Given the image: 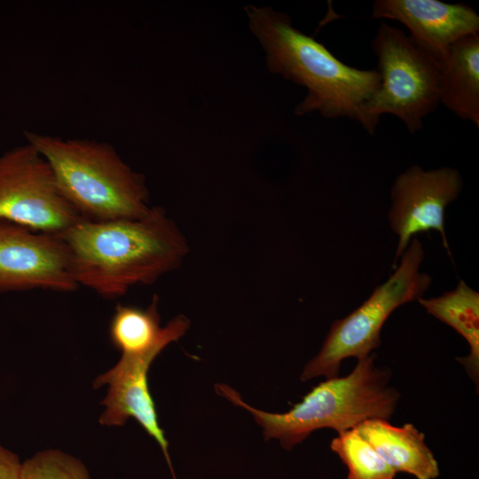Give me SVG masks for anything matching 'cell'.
Returning <instances> with one entry per match:
<instances>
[{
    "label": "cell",
    "mask_w": 479,
    "mask_h": 479,
    "mask_svg": "<svg viewBox=\"0 0 479 479\" xmlns=\"http://www.w3.org/2000/svg\"><path fill=\"white\" fill-rule=\"evenodd\" d=\"M330 448L347 467V479H394L397 475L355 428L338 434Z\"/></svg>",
    "instance_id": "obj_16"
},
{
    "label": "cell",
    "mask_w": 479,
    "mask_h": 479,
    "mask_svg": "<svg viewBox=\"0 0 479 479\" xmlns=\"http://www.w3.org/2000/svg\"><path fill=\"white\" fill-rule=\"evenodd\" d=\"M153 350L141 356H122L119 362L94 381V388L108 385L102 404L106 406L99 421L105 426H123L135 419L160 445L176 478L169 454V442L161 428L155 404L148 387V371L161 353Z\"/></svg>",
    "instance_id": "obj_11"
},
{
    "label": "cell",
    "mask_w": 479,
    "mask_h": 479,
    "mask_svg": "<svg viewBox=\"0 0 479 479\" xmlns=\"http://www.w3.org/2000/svg\"><path fill=\"white\" fill-rule=\"evenodd\" d=\"M21 479H90L85 466L57 450L35 454L22 462Z\"/></svg>",
    "instance_id": "obj_17"
},
{
    "label": "cell",
    "mask_w": 479,
    "mask_h": 479,
    "mask_svg": "<svg viewBox=\"0 0 479 479\" xmlns=\"http://www.w3.org/2000/svg\"><path fill=\"white\" fill-rule=\"evenodd\" d=\"M378 58L379 88L362 109L361 125L373 134L380 117L399 118L411 133L440 104L441 69L402 30L382 22L372 42Z\"/></svg>",
    "instance_id": "obj_6"
},
{
    "label": "cell",
    "mask_w": 479,
    "mask_h": 479,
    "mask_svg": "<svg viewBox=\"0 0 479 479\" xmlns=\"http://www.w3.org/2000/svg\"><path fill=\"white\" fill-rule=\"evenodd\" d=\"M355 429L396 473H406L417 479L439 476L438 462L425 442V435L413 424L394 426L387 420L373 419Z\"/></svg>",
    "instance_id": "obj_12"
},
{
    "label": "cell",
    "mask_w": 479,
    "mask_h": 479,
    "mask_svg": "<svg viewBox=\"0 0 479 479\" xmlns=\"http://www.w3.org/2000/svg\"><path fill=\"white\" fill-rule=\"evenodd\" d=\"M251 33L262 46L269 72L304 87L297 116L318 113L361 123L365 102L380 86L377 69L344 64L325 45L294 27L290 17L270 6L246 5Z\"/></svg>",
    "instance_id": "obj_2"
},
{
    "label": "cell",
    "mask_w": 479,
    "mask_h": 479,
    "mask_svg": "<svg viewBox=\"0 0 479 479\" xmlns=\"http://www.w3.org/2000/svg\"><path fill=\"white\" fill-rule=\"evenodd\" d=\"M58 236L69 250L78 286L110 299L133 286L154 283L177 269L189 250L161 207L138 218L82 219Z\"/></svg>",
    "instance_id": "obj_1"
},
{
    "label": "cell",
    "mask_w": 479,
    "mask_h": 479,
    "mask_svg": "<svg viewBox=\"0 0 479 479\" xmlns=\"http://www.w3.org/2000/svg\"><path fill=\"white\" fill-rule=\"evenodd\" d=\"M82 219L32 145L27 142L0 155V222L58 236Z\"/></svg>",
    "instance_id": "obj_7"
},
{
    "label": "cell",
    "mask_w": 479,
    "mask_h": 479,
    "mask_svg": "<svg viewBox=\"0 0 479 479\" xmlns=\"http://www.w3.org/2000/svg\"><path fill=\"white\" fill-rule=\"evenodd\" d=\"M418 302L425 310L454 329L469 346L466 357H457L467 375L478 386L479 379V294L464 280L443 294L420 297Z\"/></svg>",
    "instance_id": "obj_15"
},
{
    "label": "cell",
    "mask_w": 479,
    "mask_h": 479,
    "mask_svg": "<svg viewBox=\"0 0 479 479\" xmlns=\"http://www.w3.org/2000/svg\"><path fill=\"white\" fill-rule=\"evenodd\" d=\"M190 320L185 315L160 326L158 296L146 309L118 304L111 318L109 337L122 356H141L153 350L162 351L169 343L185 334Z\"/></svg>",
    "instance_id": "obj_13"
},
{
    "label": "cell",
    "mask_w": 479,
    "mask_h": 479,
    "mask_svg": "<svg viewBox=\"0 0 479 479\" xmlns=\"http://www.w3.org/2000/svg\"><path fill=\"white\" fill-rule=\"evenodd\" d=\"M21 470L19 456L0 444V479H21Z\"/></svg>",
    "instance_id": "obj_18"
},
{
    "label": "cell",
    "mask_w": 479,
    "mask_h": 479,
    "mask_svg": "<svg viewBox=\"0 0 479 479\" xmlns=\"http://www.w3.org/2000/svg\"><path fill=\"white\" fill-rule=\"evenodd\" d=\"M373 18L404 24L410 38L439 66L459 39L479 33V16L470 6L437 0H377Z\"/></svg>",
    "instance_id": "obj_10"
},
{
    "label": "cell",
    "mask_w": 479,
    "mask_h": 479,
    "mask_svg": "<svg viewBox=\"0 0 479 479\" xmlns=\"http://www.w3.org/2000/svg\"><path fill=\"white\" fill-rule=\"evenodd\" d=\"M47 161L56 185L82 218L111 221L146 216L153 207L145 177L103 141L24 131Z\"/></svg>",
    "instance_id": "obj_4"
},
{
    "label": "cell",
    "mask_w": 479,
    "mask_h": 479,
    "mask_svg": "<svg viewBox=\"0 0 479 479\" xmlns=\"http://www.w3.org/2000/svg\"><path fill=\"white\" fill-rule=\"evenodd\" d=\"M78 287L69 250L59 236L0 222V293Z\"/></svg>",
    "instance_id": "obj_9"
},
{
    "label": "cell",
    "mask_w": 479,
    "mask_h": 479,
    "mask_svg": "<svg viewBox=\"0 0 479 479\" xmlns=\"http://www.w3.org/2000/svg\"><path fill=\"white\" fill-rule=\"evenodd\" d=\"M395 271L356 310L336 319L319 352L305 365L301 381L339 375L348 357L365 358L381 345V332L390 314L399 306L423 297L432 278L420 271L424 258L422 244L411 240Z\"/></svg>",
    "instance_id": "obj_5"
},
{
    "label": "cell",
    "mask_w": 479,
    "mask_h": 479,
    "mask_svg": "<svg viewBox=\"0 0 479 479\" xmlns=\"http://www.w3.org/2000/svg\"><path fill=\"white\" fill-rule=\"evenodd\" d=\"M375 357L373 352L357 360L349 374L327 378L285 412L257 410L228 385L219 383L215 388L220 396L253 414L265 440L277 439L284 449L291 450L317 429L332 428L340 434L367 420L392 417L400 394L389 385L391 371L377 366Z\"/></svg>",
    "instance_id": "obj_3"
},
{
    "label": "cell",
    "mask_w": 479,
    "mask_h": 479,
    "mask_svg": "<svg viewBox=\"0 0 479 479\" xmlns=\"http://www.w3.org/2000/svg\"><path fill=\"white\" fill-rule=\"evenodd\" d=\"M440 69V104L478 128L479 33L456 41Z\"/></svg>",
    "instance_id": "obj_14"
},
{
    "label": "cell",
    "mask_w": 479,
    "mask_h": 479,
    "mask_svg": "<svg viewBox=\"0 0 479 479\" xmlns=\"http://www.w3.org/2000/svg\"><path fill=\"white\" fill-rule=\"evenodd\" d=\"M462 187L460 173L450 167L424 170L412 166L397 177L390 192L392 204L388 216L391 230L398 236L394 269L414 235L430 230L441 234L443 245L452 257L444 212Z\"/></svg>",
    "instance_id": "obj_8"
}]
</instances>
